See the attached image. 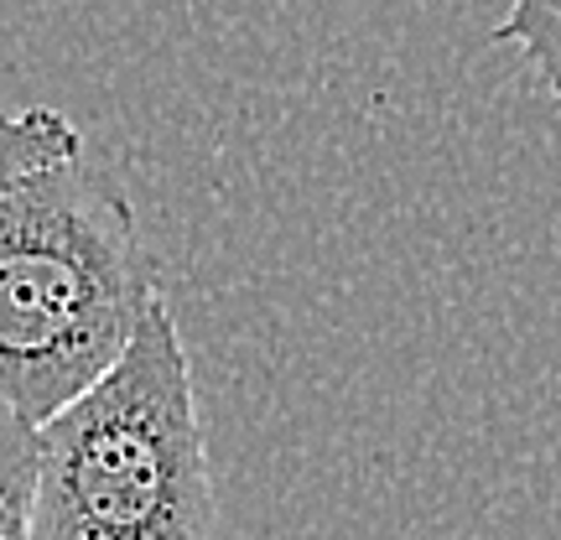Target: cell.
<instances>
[{
	"label": "cell",
	"mask_w": 561,
	"mask_h": 540,
	"mask_svg": "<svg viewBox=\"0 0 561 540\" xmlns=\"http://www.w3.org/2000/svg\"><path fill=\"white\" fill-rule=\"evenodd\" d=\"M161 301L136 203L100 161L0 193V405L37 432L125 359Z\"/></svg>",
	"instance_id": "1"
},
{
	"label": "cell",
	"mask_w": 561,
	"mask_h": 540,
	"mask_svg": "<svg viewBox=\"0 0 561 540\" xmlns=\"http://www.w3.org/2000/svg\"><path fill=\"white\" fill-rule=\"evenodd\" d=\"M214 479L193 369L157 301L125 359L32 432V540H208Z\"/></svg>",
	"instance_id": "2"
},
{
	"label": "cell",
	"mask_w": 561,
	"mask_h": 540,
	"mask_svg": "<svg viewBox=\"0 0 561 540\" xmlns=\"http://www.w3.org/2000/svg\"><path fill=\"white\" fill-rule=\"evenodd\" d=\"M0 504H32V426L0 405Z\"/></svg>",
	"instance_id": "5"
},
{
	"label": "cell",
	"mask_w": 561,
	"mask_h": 540,
	"mask_svg": "<svg viewBox=\"0 0 561 540\" xmlns=\"http://www.w3.org/2000/svg\"><path fill=\"white\" fill-rule=\"evenodd\" d=\"M500 42H515L525 62L546 79L551 94H561V5L557 0H520L510 16L494 26Z\"/></svg>",
	"instance_id": "4"
},
{
	"label": "cell",
	"mask_w": 561,
	"mask_h": 540,
	"mask_svg": "<svg viewBox=\"0 0 561 540\" xmlns=\"http://www.w3.org/2000/svg\"><path fill=\"white\" fill-rule=\"evenodd\" d=\"M83 157L79 125L62 110L32 104V110H0V193H11L21 182L42 177L53 166Z\"/></svg>",
	"instance_id": "3"
},
{
	"label": "cell",
	"mask_w": 561,
	"mask_h": 540,
	"mask_svg": "<svg viewBox=\"0 0 561 540\" xmlns=\"http://www.w3.org/2000/svg\"><path fill=\"white\" fill-rule=\"evenodd\" d=\"M0 540H32L26 536V504H0Z\"/></svg>",
	"instance_id": "6"
}]
</instances>
